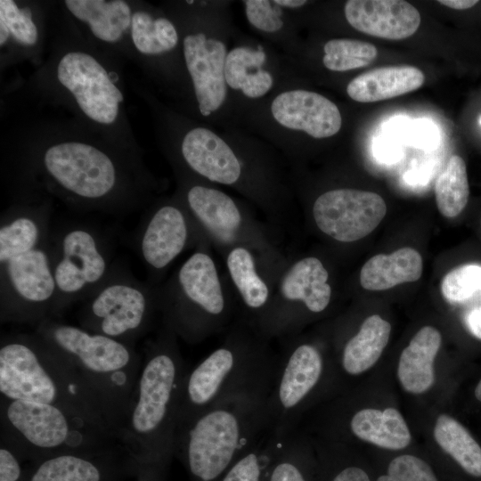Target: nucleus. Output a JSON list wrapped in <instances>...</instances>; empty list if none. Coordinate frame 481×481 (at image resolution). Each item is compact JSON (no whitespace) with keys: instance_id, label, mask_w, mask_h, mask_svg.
<instances>
[{"instance_id":"nucleus-32","label":"nucleus","mask_w":481,"mask_h":481,"mask_svg":"<svg viewBox=\"0 0 481 481\" xmlns=\"http://www.w3.org/2000/svg\"><path fill=\"white\" fill-rule=\"evenodd\" d=\"M286 436L270 428L217 481H265L270 464Z\"/></svg>"},{"instance_id":"nucleus-47","label":"nucleus","mask_w":481,"mask_h":481,"mask_svg":"<svg viewBox=\"0 0 481 481\" xmlns=\"http://www.w3.org/2000/svg\"><path fill=\"white\" fill-rule=\"evenodd\" d=\"M474 394H475V396H476L477 400L481 402V379H480V380L478 381V383L477 384V386L475 387Z\"/></svg>"},{"instance_id":"nucleus-41","label":"nucleus","mask_w":481,"mask_h":481,"mask_svg":"<svg viewBox=\"0 0 481 481\" xmlns=\"http://www.w3.org/2000/svg\"><path fill=\"white\" fill-rule=\"evenodd\" d=\"M10 445L0 441V481H27L29 469Z\"/></svg>"},{"instance_id":"nucleus-23","label":"nucleus","mask_w":481,"mask_h":481,"mask_svg":"<svg viewBox=\"0 0 481 481\" xmlns=\"http://www.w3.org/2000/svg\"><path fill=\"white\" fill-rule=\"evenodd\" d=\"M424 81L423 72L413 66L380 67L355 77L347 85L346 93L355 102H374L415 91Z\"/></svg>"},{"instance_id":"nucleus-1","label":"nucleus","mask_w":481,"mask_h":481,"mask_svg":"<svg viewBox=\"0 0 481 481\" xmlns=\"http://www.w3.org/2000/svg\"><path fill=\"white\" fill-rule=\"evenodd\" d=\"M178 337L161 322L145 355L117 437L140 478L166 476L174 457L176 410L187 372Z\"/></svg>"},{"instance_id":"nucleus-4","label":"nucleus","mask_w":481,"mask_h":481,"mask_svg":"<svg viewBox=\"0 0 481 481\" xmlns=\"http://www.w3.org/2000/svg\"><path fill=\"white\" fill-rule=\"evenodd\" d=\"M0 395L61 407L117 436L115 420L105 404L65 358L35 331L1 336Z\"/></svg>"},{"instance_id":"nucleus-45","label":"nucleus","mask_w":481,"mask_h":481,"mask_svg":"<svg viewBox=\"0 0 481 481\" xmlns=\"http://www.w3.org/2000/svg\"><path fill=\"white\" fill-rule=\"evenodd\" d=\"M10 30L3 19H0V44L3 45L10 36Z\"/></svg>"},{"instance_id":"nucleus-28","label":"nucleus","mask_w":481,"mask_h":481,"mask_svg":"<svg viewBox=\"0 0 481 481\" xmlns=\"http://www.w3.org/2000/svg\"><path fill=\"white\" fill-rule=\"evenodd\" d=\"M265 60L266 53L262 49L236 46L230 50L224 64L227 86L241 91L250 99L265 95L273 85L272 74L262 69Z\"/></svg>"},{"instance_id":"nucleus-14","label":"nucleus","mask_w":481,"mask_h":481,"mask_svg":"<svg viewBox=\"0 0 481 481\" xmlns=\"http://www.w3.org/2000/svg\"><path fill=\"white\" fill-rule=\"evenodd\" d=\"M277 340L276 368L266 405L272 428L286 436L298 429L302 414L322 384L326 362L320 346L299 332Z\"/></svg>"},{"instance_id":"nucleus-11","label":"nucleus","mask_w":481,"mask_h":481,"mask_svg":"<svg viewBox=\"0 0 481 481\" xmlns=\"http://www.w3.org/2000/svg\"><path fill=\"white\" fill-rule=\"evenodd\" d=\"M43 169L66 199L89 210L126 214L135 207L119 194L118 166L104 151L77 142L49 147L42 159Z\"/></svg>"},{"instance_id":"nucleus-8","label":"nucleus","mask_w":481,"mask_h":481,"mask_svg":"<svg viewBox=\"0 0 481 481\" xmlns=\"http://www.w3.org/2000/svg\"><path fill=\"white\" fill-rule=\"evenodd\" d=\"M0 441L24 461L92 452L119 444L109 429L61 407L0 396Z\"/></svg>"},{"instance_id":"nucleus-37","label":"nucleus","mask_w":481,"mask_h":481,"mask_svg":"<svg viewBox=\"0 0 481 481\" xmlns=\"http://www.w3.org/2000/svg\"><path fill=\"white\" fill-rule=\"evenodd\" d=\"M441 291L451 303L464 302L481 292V265H464L452 269L444 277Z\"/></svg>"},{"instance_id":"nucleus-25","label":"nucleus","mask_w":481,"mask_h":481,"mask_svg":"<svg viewBox=\"0 0 481 481\" xmlns=\"http://www.w3.org/2000/svg\"><path fill=\"white\" fill-rule=\"evenodd\" d=\"M348 428L357 438L387 450H402L412 439L403 415L393 407L359 410L350 418Z\"/></svg>"},{"instance_id":"nucleus-6","label":"nucleus","mask_w":481,"mask_h":481,"mask_svg":"<svg viewBox=\"0 0 481 481\" xmlns=\"http://www.w3.org/2000/svg\"><path fill=\"white\" fill-rule=\"evenodd\" d=\"M211 251L199 246L159 286L161 322L189 344L224 332L238 313L234 291Z\"/></svg>"},{"instance_id":"nucleus-7","label":"nucleus","mask_w":481,"mask_h":481,"mask_svg":"<svg viewBox=\"0 0 481 481\" xmlns=\"http://www.w3.org/2000/svg\"><path fill=\"white\" fill-rule=\"evenodd\" d=\"M35 332L65 358L102 400L115 420L118 433L143 365L135 346L59 319L41 322Z\"/></svg>"},{"instance_id":"nucleus-34","label":"nucleus","mask_w":481,"mask_h":481,"mask_svg":"<svg viewBox=\"0 0 481 481\" xmlns=\"http://www.w3.org/2000/svg\"><path fill=\"white\" fill-rule=\"evenodd\" d=\"M132 39L142 53L159 54L175 48L178 36L169 20H153L145 12H136L132 16Z\"/></svg>"},{"instance_id":"nucleus-18","label":"nucleus","mask_w":481,"mask_h":481,"mask_svg":"<svg viewBox=\"0 0 481 481\" xmlns=\"http://www.w3.org/2000/svg\"><path fill=\"white\" fill-rule=\"evenodd\" d=\"M136 474L131 457L121 444L92 452H69L30 462L27 481H117Z\"/></svg>"},{"instance_id":"nucleus-5","label":"nucleus","mask_w":481,"mask_h":481,"mask_svg":"<svg viewBox=\"0 0 481 481\" xmlns=\"http://www.w3.org/2000/svg\"><path fill=\"white\" fill-rule=\"evenodd\" d=\"M266 401L251 397L225 401L176 427L174 457L191 481H217L272 428Z\"/></svg>"},{"instance_id":"nucleus-27","label":"nucleus","mask_w":481,"mask_h":481,"mask_svg":"<svg viewBox=\"0 0 481 481\" xmlns=\"http://www.w3.org/2000/svg\"><path fill=\"white\" fill-rule=\"evenodd\" d=\"M390 332V323L379 315L367 317L341 349L342 371L347 375L356 376L369 370L380 357Z\"/></svg>"},{"instance_id":"nucleus-35","label":"nucleus","mask_w":481,"mask_h":481,"mask_svg":"<svg viewBox=\"0 0 481 481\" xmlns=\"http://www.w3.org/2000/svg\"><path fill=\"white\" fill-rule=\"evenodd\" d=\"M323 51L324 66L338 72L366 67L378 56L374 45L348 38L330 39L324 45Z\"/></svg>"},{"instance_id":"nucleus-29","label":"nucleus","mask_w":481,"mask_h":481,"mask_svg":"<svg viewBox=\"0 0 481 481\" xmlns=\"http://www.w3.org/2000/svg\"><path fill=\"white\" fill-rule=\"evenodd\" d=\"M434 437L466 477L481 481V446L461 422L450 415L440 414Z\"/></svg>"},{"instance_id":"nucleus-24","label":"nucleus","mask_w":481,"mask_h":481,"mask_svg":"<svg viewBox=\"0 0 481 481\" xmlns=\"http://www.w3.org/2000/svg\"><path fill=\"white\" fill-rule=\"evenodd\" d=\"M440 332L432 326L422 327L401 353L397 377L405 391L422 394L435 382L434 361L441 346Z\"/></svg>"},{"instance_id":"nucleus-12","label":"nucleus","mask_w":481,"mask_h":481,"mask_svg":"<svg viewBox=\"0 0 481 481\" xmlns=\"http://www.w3.org/2000/svg\"><path fill=\"white\" fill-rule=\"evenodd\" d=\"M330 272L314 255H286L271 275L272 297L257 330L266 339L298 333L309 316L325 312L332 300Z\"/></svg>"},{"instance_id":"nucleus-36","label":"nucleus","mask_w":481,"mask_h":481,"mask_svg":"<svg viewBox=\"0 0 481 481\" xmlns=\"http://www.w3.org/2000/svg\"><path fill=\"white\" fill-rule=\"evenodd\" d=\"M374 481H441L433 466L413 454L391 459Z\"/></svg>"},{"instance_id":"nucleus-21","label":"nucleus","mask_w":481,"mask_h":481,"mask_svg":"<svg viewBox=\"0 0 481 481\" xmlns=\"http://www.w3.org/2000/svg\"><path fill=\"white\" fill-rule=\"evenodd\" d=\"M222 257L237 299L238 316L257 329L272 297V283L261 267L259 257L248 247L236 246Z\"/></svg>"},{"instance_id":"nucleus-9","label":"nucleus","mask_w":481,"mask_h":481,"mask_svg":"<svg viewBox=\"0 0 481 481\" xmlns=\"http://www.w3.org/2000/svg\"><path fill=\"white\" fill-rule=\"evenodd\" d=\"M179 200L205 242L221 257L233 247H248L258 255L269 278L284 259L286 255L281 249L275 228L260 221L224 191L193 183L185 188Z\"/></svg>"},{"instance_id":"nucleus-15","label":"nucleus","mask_w":481,"mask_h":481,"mask_svg":"<svg viewBox=\"0 0 481 481\" xmlns=\"http://www.w3.org/2000/svg\"><path fill=\"white\" fill-rule=\"evenodd\" d=\"M200 245L208 244L179 199L152 207L141 218L133 237V248L147 271L148 281L154 284L160 283L183 251Z\"/></svg>"},{"instance_id":"nucleus-42","label":"nucleus","mask_w":481,"mask_h":481,"mask_svg":"<svg viewBox=\"0 0 481 481\" xmlns=\"http://www.w3.org/2000/svg\"><path fill=\"white\" fill-rule=\"evenodd\" d=\"M467 325L471 334L481 339V306L472 310L469 314Z\"/></svg>"},{"instance_id":"nucleus-3","label":"nucleus","mask_w":481,"mask_h":481,"mask_svg":"<svg viewBox=\"0 0 481 481\" xmlns=\"http://www.w3.org/2000/svg\"><path fill=\"white\" fill-rule=\"evenodd\" d=\"M224 332L222 343L187 371L178 396L176 427L225 401L267 399L277 362L271 341L239 316Z\"/></svg>"},{"instance_id":"nucleus-2","label":"nucleus","mask_w":481,"mask_h":481,"mask_svg":"<svg viewBox=\"0 0 481 481\" xmlns=\"http://www.w3.org/2000/svg\"><path fill=\"white\" fill-rule=\"evenodd\" d=\"M51 207L18 205L0 217V320L36 327L54 319Z\"/></svg>"},{"instance_id":"nucleus-10","label":"nucleus","mask_w":481,"mask_h":481,"mask_svg":"<svg viewBox=\"0 0 481 481\" xmlns=\"http://www.w3.org/2000/svg\"><path fill=\"white\" fill-rule=\"evenodd\" d=\"M159 286L138 280L124 261L116 259L106 281L83 301L78 324L135 346L160 314Z\"/></svg>"},{"instance_id":"nucleus-17","label":"nucleus","mask_w":481,"mask_h":481,"mask_svg":"<svg viewBox=\"0 0 481 481\" xmlns=\"http://www.w3.org/2000/svg\"><path fill=\"white\" fill-rule=\"evenodd\" d=\"M57 77L87 117L102 124L115 121L123 94L93 56L81 52L65 54L59 62Z\"/></svg>"},{"instance_id":"nucleus-26","label":"nucleus","mask_w":481,"mask_h":481,"mask_svg":"<svg viewBox=\"0 0 481 481\" xmlns=\"http://www.w3.org/2000/svg\"><path fill=\"white\" fill-rule=\"evenodd\" d=\"M423 263L420 254L412 248H402L389 255L378 254L360 271V284L368 290H386L398 284L419 280Z\"/></svg>"},{"instance_id":"nucleus-38","label":"nucleus","mask_w":481,"mask_h":481,"mask_svg":"<svg viewBox=\"0 0 481 481\" xmlns=\"http://www.w3.org/2000/svg\"><path fill=\"white\" fill-rule=\"evenodd\" d=\"M0 19H3L14 38L25 45H34L37 29L29 8L19 9L12 0L0 1Z\"/></svg>"},{"instance_id":"nucleus-30","label":"nucleus","mask_w":481,"mask_h":481,"mask_svg":"<svg viewBox=\"0 0 481 481\" xmlns=\"http://www.w3.org/2000/svg\"><path fill=\"white\" fill-rule=\"evenodd\" d=\"M265 481H322L320 462L299 429L284 438L270 464Z\"/></svg>"},{"instance_id":"nucleus-48","label":"nucleus","mask_w":481,"mask_h":481,"mask_svg":"<svg viewBox=\"0 0 481 481\" xmlns=\"http://www.w3.org/2000/svg\"><path fill=\"white\" fill-rule=\"evenodd\" d=\"M187 3L192 4L193 1H187Z\"/></svg>"},{"instance_id":"nucleus-31","label":"nucleus","mask_w":481,"mask_h":481,"mask_svg":"<svg viewBox=\"0 0 481 481\" xmlns=\"http://www.w3.org/2000/svg\"><path fill=\"white\" fill-rule=\"evenodd\" d=\"M65 4L78 20L87 22L101 40L116 42L132 22L128 4L120 0H68Z\"/></svg>"},{"instance_id":"nucleus-39","label":"nucleus","mask_w":481,"mask_h":481,"mask_svg":"<svg viewBox=\"0 0 481 481\" xmlns=\"http://www.w3.org/2000/svg\"><path fill=\"white\" fill-rule=\"evenodd\" d=\"M322 481H372L368 470L356 462L326 453L320 457Z\"/></svg>"},{"instance_id":"nucleus-16","label":"nucleus","mask_w":481,"mask_h":481,"mask_svg":"<svg viewBox=\"0 0 481 481\" xmlns=\"http://www.w3.org/2000/svg\"><path fill=\"white\" fill-rule=\"evenodd\" d=\"M387 206L375 192L350 188L328 190L311 206L318 231L339 243H351L370 234L382 221Z\"/></svg>"},{"instance_id":"nucleus-44","label":"nucleus","mask_w":481,"mask_h":481,"mask_svg":"<svg viewBox=\"0 0 481 481\" xmlns=\"http://www.w3.org/2000/svg\"><path fill=\"white\" fill-rule=\"evenodd\" d=\"M274 4L284 8H299L307 4L306 0H273Z\"/></svg>"},{"instance_id":"nucleus-22","label":"nucleus","mask_w":481,"mask_h":481,"mask_svg":"<svg viewBox=\"0 0 481 481\" xmlns=\"http://www.w3.org/2000/svg\"><path fill=\"white\" fill-rule=\"evenodd\" d=\"M344 12L356 30L389 40L411 37L420 24L419 11L403 0H349Z\"/></svg>"},{"instance_id":"nucleus-40","label":"nucleus","mask_w":481,"mask_h":481,"mask_svg":"<svg viewBox=\"0 0 481 481\" xmlns=\"http://www.w3.org/2000/svg\"><path fill=\"white\" fill-rule=\"evenodd\" d=\"M243 3L247 20L256 29L274 33L282 28V12L273 1L247 0Z\"/></svg>"},{"instance_id":"nucleus-20","label":"nucleus","mask_w":481,"mask_h":481,"mask_svg":"<svg viewBox=\"0 0 481 481\" xmlns=\"http://www.w3.org/2000/svg\"><path fill=\"white\" fill-rule=\"evenodd\" d=\"M270 110L281 126L317 139L335 135L342 125L340 111L333 102L305 89L281 92L273 100Z\"/></svg>"},{"instance_id":"nucleus-13","label":"nucleus","mask_w":481,"mask_h":481,"mask_svg":"<svg viewBox=\"0 0 481 481\" xmlns=\"http://www.w3.org/2000/svg\"><path fill=\"white\" fill-rule=\"evenodd\" d=\"M52 242L54 319L60 320L69 306L86 300L106 281L116 259L108 236L87 223L57 226Z\"/></svg>"},{"instance_id":"nucleus-33","label":"nucleus","mask_w":481,"mask_h":481,"mask_svg":"<svg viewBox=\"0 0 481 481\" xmlns=\"http://www.w3.org/2000/svg\"><path fill=\"white\" fill-rule=\"evenodd\" d=\"M436 201L445 217H455L465 208L469 196L467 168L458 155L452 156L435 184Z\"/></svg>"},{"instance_id":"nucleus-46","label":"nucleus","mask_w":481,"mask_h":481,"mask_svg":"<svg viewBox=\"0 0 481 481\" xmlns=\"http://www.w3.org/2000/svg\"><path fill=\"white\" fill-rule=\"evenodd\" d=\"M140 481H166L165 476H154L145 478H140Z\"/></svg>"},{"instance_id":"nucleus-43","label":"nucleus","mask_w":481,"mask_h":481,"mask_svg":"<svg viewBox=\"0 0 481 481\" xmlns=\"http://www.w3.org/2000/svg\"><path fill=\"white\" fill-rule=\"evenodd\" d=\"M439 4L456 10H466L478 3L476 0H439Z\"/></svg>"},{"instance_id":"nucleus-19","label":"nucleus","mask_w":481,"mask_h":481,"mask_svg":"<svg viewBox=\"0 0 481 481\" xmlns=\"http://www.w3.org/2000/svg\"><path fill=\"white\" fill-rule=\"evenodd\" d=\"M228 52L224 43L204 33L187 35L183 56L192 80L199 110L204 117L216 111L224 102L227 85L224 64Z\"/></svg>"},{"instance_id":"nucleus-49","label":"nucleus","mask_w":481,"mask_h":481,"mask_svg":"<svg viewBox=\"0 0 481 481\" xmlns=\"http://www.w3.org/2000/svg\"><path fill=\"white\" fill-rule=\"evenodd\" d=\"M479 123L481 124V118H479Z\"/></svg>"}]
</instances>
